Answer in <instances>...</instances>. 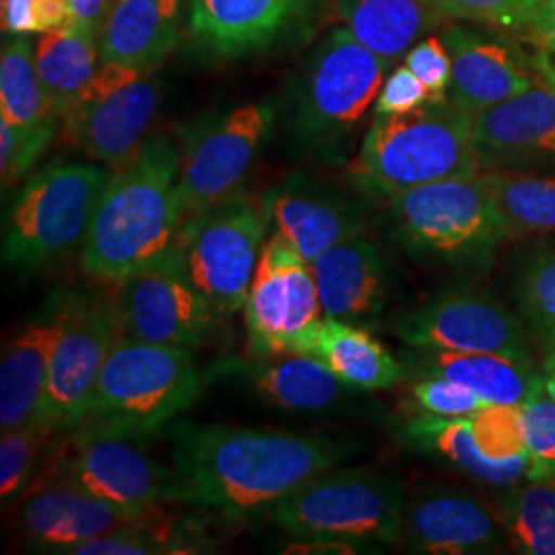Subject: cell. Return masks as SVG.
<instances>
[{"mask_svg":"<svg viewBox=\"0 0 555 555\" xmlns=\"http://www.w3.org/2000/svg\"><path fill=\"white\" fill-rule=\"evenodd\" d=\"M387 202L391 237L417 263L477 274L508 238L486 173L417 185Z\"/></svg>","mask_w":555,"mask_h":555,"instance_id":"8992f818","label":"cell"},{"mask_svg":"<svg viewBox=\"0 0 555 555\" xmlns=\"http://www.w3.org/2000/svg\"><path fill=\"white\" fill-rule=\"evenodd\" d=\"M60 300L56 291L9 341L0 360V433L31 426L46 396L50 358L59 337Z\"/></svg>","mask_w":555,"mask_h":555,"instance_id":"d4e9b609","label":"cell"},{"mask_svg":"<svg viewBox=\"0 0 555 555\" xmlns=\"http://www.w3.org/2000/svg\"><path fill=\"white\" fill-rule=\"evenodd\" d=\"M412 401L420 414L437 417H472L486 403L469 387L442 377H422L412 387Z\"/></svg>","mask_w":555,"mask_h":555,"instance_id":"ab89813d","label":"cell"},{"mask_svg":"<svg viewBox=\"0 0 555 555\" xmlns=\"http://www.w3.org/2000/svg\"><path fill=\"white\" fill-rule=\"evenodd\" d=\"M276 119L274 101H254L185 128L179 171L185 219L241 192L243 181L272 137Z\"/></svg>","mask_w":555,"mask_h":555,"instance_id":"7c38bea8","label":"cell"},{"mask_svg":"<svg viewBox=\"0 0 555 555\" xmlns=\"http://www.w3.org/2000/svg\"><path fill=\"white\" fill-rule=\"evenodd\" d=\"M208 378L199 371L194 350L121 334L103 362L87 412L75 428L144 442L190 410Z\"/></svg>","mask_w":555,"mask_h":555,"instance_id":"5b68a950","label":"cell"},{"mask_svg":"<svg viewBox=\"0 0 555 555\" xmlns=\"http://www.w3.org/2000/svg\"><path fill=\"white\" fill-rule=\"evenodd\" d=\"M543 82L474 116L479 167L511 173H555V70Z\"/></svg>","mask_w":555,"mask_h":555,"instance_id":"e0dca14e","label":"cell"},{"mask_svg":"<svg viewBox=\"0 0 555 555\" xmlns=\"http://www.w3.org/2000/svg\"><path fill=\"white\" fill-rule=\"evenodd\" d=\"M403 486L377 469H330L263 511L266 518L295 539H339L358 547L399 543Z\"/></svg>","mask_w":555,"mask_h":555,"instance_id":"52a82bcc","label":"cell"},{"mask_svg":"<svg viewBox=\"0 0 555 555\" xmlns=\"http://www.w3.org/2000/svg\"><path fill=\"white\" fill-rule=\"evenodd\" d=\"M529 27L533 29L539 46L555 56V0H541Z\"/></svg>","mask_w":555,"mask_h":555,"instance_id":"7dc6e473","label":"cell"},{"mask_svg":"<svg viewBox=\"0 0 555 555\" xmlns=\"http://www.w3.org/2000/svg\"><path fill=\"white\" fill-rule=\"evenodd\" d=\"M268 229L309 263L346 238L366 233L369 208L307 176H291L261 196Z\"/></svg>","mask_w":555,"mask_h":555,"instance_id":"44dd1931","label":"cell"},{"mask_svg":"<svg viewBox=\"0 0 555 555\" xmlns=\"http://www.w3.org/2000/svg\"><path fill=\"white\" fill-rule=\"evenodd\" d=\"M243 311L254 358L291 354L323 315L311 263L274 231L263 243Z\"/></svg>","mask_w":555,"mask_h":555,"instance_id":"9a60e30c","label":"cell"},{"mask_svg":"<svg viewBox=\"0 0 555 555\" xmlns=\"http://www.w3.org/2000/svg\"><path fill=\"white\" fill-rule=\"evenodd\" d=\"M183 0H116L100 38L101 60L153 75L178 48Z\"/></svg>","mask_w":555,"mask_h":555,"instance_id":"4316f807","label":"cell"},{"mask_svg":"<svg viewBox=\"0 0 555 555\" xmlns=\"http://www.w3.org/2000/svg\"><path fill=\"white\" fill-rule=\"evenodd\" d=\"M266 235L261 204L243 192L183 222L178 247L185 268L220 318L245 307Z\"/></svg>","mask_w":555,"mask_h":555,"instance_id":"30bf717a","label":"cell"},{"mask_svg":"<svg viewBox=\"0 0 555 555\" xmlns=\"http://www.w3.org/2000/svg\"><path fill=\"white\" fill-rule=\"evenodd\" d=\"M171 461L194 506L241 518L263 513L330 469L362 453L350 435L249 428L176 420L167 426Z\"/></svg>","mask_w":555,"mask_h":555,"instance_id":"6da1fadb","label":"cell"},{"mask_svg":"<svg viewBox=\"0 0 555 555\" xmlns=\"http://www.w3.org/2000/svg\"><path fill=\"white\" fill-rule=\"evenodd\" d=\"M163 89V80L151 75L109 93L85 95L62 118V137L93 163L119 169L149 139Z\"/></svg>","mask_w":555,"mask_h":555,"instance_id":"ffe728a7","label":"cell"},{"mask_svg":"<svg viewBox=\"0 0 555 555\" xmlns=\"http://www.w3.org/2000/svg\"><path fill=\"white\" fill-rule=\"evenodd\" d=\"M114 302L124 336L188 350L199 348L220 318L190 276L178 243L119 280Z\"/></svg>","mask_w":555,"mask_h":555,"instance_id":"5bb4252c","label":"cell"},{"mask_svg":"<svg viewBox=\"0 0 555 555\" xmlns=\"http://www.w3.org/2000/svg\"><path fill=\"white\" fill-rule=\"evenodd\" d=\"M479 169L474 116L442 100L408 114L377 116L348 176L364 196L387 199L417 185L477 176Z\"/></svg>","mask_w":555,"mask_h":555,"instance_id":"277c9868","label":"cell"},{"mask_svg":"<svg viewBox=\"0 0 555 555\" xmlns=\"http://www.w3.org/2000/svg\"><path fill=\"white\" fill-rule=\"evenodd\" d=\"M508 238L555 233V173L486 171Z\"/></svg>","mask_w":555,"mask_h":555,"instance_id":"e575fe53","label":"cell"},{"mask_svg":"<svg viewBox=\"0 0 555 555\" xmlns=\"http://www.w3.org/2000/svg\"><path fill=\"white\" fill-rule=\"evenodd\" d=\"M539 375H541V383H543L545 393L555 399V348L550 350L545 358H543Z\"/></svg>","mask_w":555,"mask_h":555,"instance_id":"681fc988","label":"cell"},{"mask_svg":"<svg viewBox=\"0 0 555 555\" xmlns=\"http://www.w3.org/2000/svg\"><path fill=\"white\" fill-rule=\"evenodd\" d=\"M48 472L70 479L93 496L144 511L163 504H194L188 481L142 449V440L70 428L50 442Z\"/></svg>","mask_w":555,"mask_h":555,"instance_id":"9c48e42d","label":"cell"},{"mask_svg":"<svg viewBox=\"0 0 555 555\" xmlns=\"http://www.w3.org/2000/svg\"><path fill=\"white\" fill-rule=\"evenodd\" d=\"M101 64L100 38L64 25L36 41V66L43 91L60 119L85 98Z\"/></svg>","mask_w":555,"mask_h":555,"instance_id":"f546056e","label":"cell"},{"mask_svg":"<svg viewBox=\"0 0 555 555\" xmlns=\"http://www.w3.org/2000/svg\"><path fill=\"white\" fill-rule=\"evenodd\" d=\"M54 134L48 132H21L7 119L0 118V178L2 190L15 185L40 160Z\"/></svg>","mask_w":555,"mask_h":555,"instance_id":"7bdbcfd3","label":"cell"},{"mask_svg":"<svg viewBox=\"0 0 555 555\" xmlns=\"http://www.w3.org/2000/svg\"><path fill=\"white\" fill-rule=\"evenodd\" d=\"M469 420L483 456L496 463L527 461L520 405L490 403Z\"/></svg>","mask_w":555,"mask_h":555,"instance_id":"f35d334b","label":"cell"},{"mask_svg":"<svg viewBox=\"0 0 555 555\" xmlns=\"http://www.w3.org/2000/svg\"><path fill=\"white\" fill-rule=\"evenodd\" d=\"M440 13L494 27H529L541 0H433Z\"/></svg>","mask_w":555,"mask_h":555,"instance_id":"60d3db41","label":"cell"},{"mask_svg":"<svg viewBox=\"0 0 555 555\" xmlns=\"http://www.w3.org/2000/svg\"><path fill=\"white\" fill-rule=\"evenodd\" d=\"M70 25L101 38L107 15L112 11V0H68Z\"/></svg>","mask_w":555,"mask_h":555,"instance_id":"bcb514c9","label":"cell"},{"mask_svg":"<svg viewBox=\"0 0 555 555\" xmlns=\"http://www.w3.org/2000/svg\"><path fill=\"white\" fill-rule=\"evenodd\" d=\"M327 0H190L192 40L210 59H254L309 40Z\"/></svg>","mask_w":555,"mask_h":555,"instance_id":"2e32d148","label":"cell"},{"mask_svg":"<svg viewBox=\"0 0 555 555\" xmlns=\"http://www.w3.org/2000/svg\"><path fill=\"white\" fill-rule=\"evenodd\" d=\"M430 4L433 0H341V17L364 48L391 64L433 27Z\"/></svg>","mask_w":555,"mask_h":555,"instance_id":"1f68e13d","label":"cell"},{"mask_svg":"<svg viewBox=\"0 0 555 555\" xmlns=\"http://www.w3.org/2000/svg\"><path fill=\"white\" fill-rule=\"evenodd\" d=\"M428 101H433V98L426 85L403 64L383 82L377 103H375V114L377 116L408 114Z\"/></svg>","mask_w":555,"mask_h":555,"instance_id":"f6af8a7d","label":"cell"},{"mask_svg":"<svg viewBox=\"0 0 555 555\" xmlns=\"http://www.w3.org/2000/svg\"><path fill=\"white\" fill-rule=\"evenodd\" d=\"M288 554H357L358 545L339 539H297V543L286 545Z\"/></svg>","mask_w":555,"mask_h":555,"instance_id":"c3c4849f","label":"cell"},{"mask_svg":"<svg viewBox=\"0 0 555 555\" xmlns=\"http://www.w3.org/2000/svg\"><path fill=\"white\" fill-rule=\"evenodd\" d=\"M0 118L21 132L56 134L60 118L43 91L29 36H7L2 41Z\"/></svg>","mask_w":555,"mask_h":555,"instance_id":"d6a6232c","label":"cell"},{"mask_svg":"<svg viewBox=\"0 0 555 555\" xmlns=\"http://www.w3.org/2000/svg\"><path fill=\"white\" fill-rule=\"evenodd\" d=\"M291 354H305L325 364L344 383L364 389L383 391L405 378V364L399 362L369 327L321 318L298 337Z\"/></svg>","mask_w":555,"mask_h":555,"instance_id":"484cf974","label":"cell"},{"mask_svg":"<svg viewBox=\"0 0 555 555\" xmlns=\"http://www.w3.org/2000/svg\"><path fill=\"white\" fill-rule=\"evenodd\" d=\"M403 437L426 455L437 456L461 474L488 486H513L525 477L527 461L496 463L479 451L469 417L417 414L401 428Z\"/></svg>","mask_w":555,"mask_h":555,"instance_id":"4dcf8cb0","label":"cell"},{"mask_svg":"<svg viewBox=\"0 0 555 555\" xmlns=\"http://www.w3.org/2000/svg\"><path fill=\"white\" fill-rule=\"evenodd\" d=\"M146 511L93 496L70 479L43 469L23 492L17 520L21 535L31 547L43 554L64 555L82 541L134 522Z\"/></svg>","mask_w":555,"mask_h":555,"instance_id":"d6986e66","label":"cell"},{"mask_svg":"<svg viewBox=\"0 0 555 555\" xmlns=\"http://www.w3.org/2000/svg\"><path fill=\"white\" fill-rule=\"evenodd\" d=\"M54 435L38 426H25L0 438V496L2 504L23 496L31 483L41 451L48 449Z\"/></svg>","mask_w":555,"mask_h":555,"instance_id":"8d00e7d4","label":"cell"},{"mask_svg":"<svg viewBox=\"0 0 555 555\" xmlns=\"http://www.w3.org/2000/svg\"><path fill=\"white\" fill-rule=\"evenodd\" d=\"M440 40L451 56L447 100L469 116L500 105L535 85L522 56L504 41L467 27H449Z\"/></svg>","mask_w":555,"mask_h":555,"instance_id":"cb8c5ba5","label":"cell"},{"mask_svg":"<svg viewBox=\"0 0 555 555\" xmlns=\"http://www.w3.org/2000/svg\"><path fill=\"white\" fill-rule=\"evenodd\" d=\"M412 366L422 377L456 380L476 391L486 403L522 405L543 389L531 358L494 352H420L412 350Z\"/></svg>","mask_w":555,"mask_h":555,"instance_id":"83f0119b","label":"cell"},{"mask_svg":"<svg viewBox=\"0 0 555 555\" xmlns=\"http://www.w3.org/2000/svg\"><path fill=\"white\" fill-rule=\"evenodd\" d=\"M323 318L377 325L389 297V266L366 233L346 238L311 261Z\"/></svg>","mask_w":555,"mask_h":555,"instance_id":"603a6c76","label":"cell"},{"mask_svg":"<svg viewBox=\"0 0 555 555\" xmlns=\"http://www.w3.org/2000/svg\"><path fill=\"white\" fill-rule=\"evenodd\" d=\"M169 504L153 506L134 522L112 533L82 541L64 555L210 554L217 541L198 516L171 513Z\"/></svg>","mask_w":555,"mask_h":555,"instance_id":"f1b7e54d","label":"cell"},{"mask_svg":"<svg viewBox=\"0 0 555 555\" xmlns=\"http://www.w3.org/2000/svg\"><path fill=\"white\" fill-rule=\"evenodd\" d=\"M121 336L114 298L62 291L59 337L40 412L31 426L60 435L79 424L93 396L103 362Z\"/></svg>","mask_w":555,"mask_h":555,"instance_id":"8fae6325","label":"cell"},{"mask_svg":"<svg viewBox=\"0 0 555 555\" xmlns=\"http://www.w3.org/2000/svg\"><path fill=\"white\" fill-rule=\"evenodd\" d=\"M4 36L48 34L70 23L68 0H2Z\"/></svg>","mask_w":555,"mask_h":555,"instance_id":"b9f144b4","label":"cell"},{"mask_svg":"<svg viewBox=\"0 0 555 555\" xmlns=\"http://www.w3.org/2000/svg\"><path fill=\"white\" fill-rule=\"evenodd\" d=\"M179 171L181 146L165 134L149 137L132 159L112 171L80 245L87 276L118 284L176 247L185 222Z\"/></svg>","mask_w":555,"mask_h":555,"instance_id":"7a4b0ae2","label":"cell"},{"mask_svg":"<svg viewBox=\"0 0 555 555\" xmlns=\"http://www.w3.org/2000/svg\"><path fill=\"white\" fill-rule=\"evenodd\" d=\"M405 66L426 85L433 101L447 100L451 85V56L440 38H426L410 48Z\"/></svg>","mask_w":555,"mask_h":555,"instance_id":"ee69618b","label":"cell"},{"mask_svg":"<svg viewBox=\"0 0 555 555\" xmlns=\"http://www.w3.org/2000/svg\"><path fill=\"white\" fill-rule=\"evenodd\" d=\"M387 330L420 352H494L531 358V337L516 311L490 291L451 286L399 311Z\"/></svg>","mask_w":555,"mask_h":555,"instance_id":"4fadbf2b","label":"cell"},{"mask_svg":"<svg viewBox=\"0 0 555 555\" xmlns=\"http://www.w3.org/2000/svg\"><path fill=\"white\" fill-rule=\"evenodd\" d=\"M112 169L54 160L25 181L4 219V268L34 272L82 245Z\"/></svg>","mask_w":555,"mask_h":555,"instance_id":"ba28073f","label":"cell"},{"mask_svg":"<svg viewBox=\"0 0 555 555\" xmlns=\"http://www.w3.org/2000/svg\"><path fill=\"white\" fill-rule=\"evenodd\" d=\"M496 515L516 552L555 555V477L511 490Z\"/></svg>","mask_w":555,"mask_h":555,"instance_id":"d590c367","label":"cell"},{"mask_svg":"<svg viewBox=\"0 0 555 555\" xmlns=\"http://www.w3.org/2000/svg\"><path fill=\"white\" fill-rule=\"evenodd\" d=\"M502 531L500 518L472 492L433 488L405 502L399 543L410 554H496Z\"/></svg>","mask_w":555,"mask_h":555,"instance_id":"7402d4cb","label":"cell"},{"mask_svg":"<svg viewBox=\"0 0 555 555\" xmlns=\"http://www.w3.org/2000/svg\"><path fill=\"white\" fill-rule=\"evenodd\" d=\"M220 373H231L254 391L261 403L276 410L321 417H375V403L364 389L352 387L325 364L305 354L249 358L220 362Z\"/></svg>","mask_w":555,"mask_h":555,"instance_id":"ac0fdd59","label":"cell"},{"mask_svg":"<svg viewBox=\"0 0 555 555\" xmlns=\"http://www.w3.org/2000/svg\"><path fill=\"white\" fill-rule=\"evenodd\" d=\"M511 295L516 315L531 341L555 348V241H541L518 254L513 266Z\"/></svg>","mask_w":555,"mask_h":555,"instance_id":"836d02e7","label":"cell"},{"mask_svg":"<svg viewBox=\"0 0 555 555\" xmlns=\"http://www.w3.org/2000/svg\"><path fill=\"white\" fill-rule=\"evenodd\" d=\"M527 447V481L555 477V399L539 389L520 405Z\"/></svg>","mask_w":555,"mask_h":555,"instance_id":"74e56055","label":"cell"},{"mask_svg":"<svg viewBox=\"0 0 555 555\" xmlns=\"http://www.w3.org/2000/svg\"><path fill=\"white\" fill-rule=\"evenodd\" d=\"M389 62L350 34L332 29L298 64L288 91V130L311 159L344 163L358 126L377 103Z\"/></svg>","mask_w":555,"mask_h":555,"instance_id":"3957f363","label":"cell"}]
</instances>
